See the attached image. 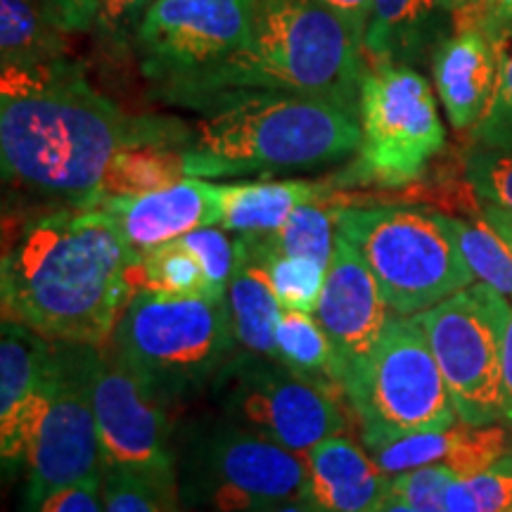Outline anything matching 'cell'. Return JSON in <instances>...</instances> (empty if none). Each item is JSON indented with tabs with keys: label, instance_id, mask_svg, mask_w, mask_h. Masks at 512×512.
Listing matches in <instances>:
<instances>
[{
	"label": "cell",
	"instance_id": "cell-1",
	"mask_svg": "<svg viewBox=\"0 0 512 512\" xmlns=\"http://www.w3.org/2000/svg\"><path fill=\"white\" fill-rule=\"evenodd\" d=\"M176 119L136 117L88 81L81 62L0 67V159L5 181L91 207L107 164L138 145H185Z\"/></svg>",
	"mask_w": 512,
	"mask_h": 512
},
{
	"label": "cell",
	"instance_id": "cell-2",
	"mask_svg": "<svg viewBox=\"0 0 512 512\" xmlns=\"http://www.w3.org/2000/svg\"><path fill=\"white\" fill-rule=\"evenodd\" d=\"M136 256L105 211L36 216L3 252V320L55 344L105 347L133 299L128 271Z\"/></svg>",
	"mask_w": 512,
	"mask_h": 512
},
{
	"label": "cell",
	"instance_id": "cell-3",
	"mask_svg": "<svg viewBox=\"0 0 512 512\" xmlns=\"http://www.w3.org/2000/svg\"><path fill=\"white\" fill-rule=\"evenodd\" d=\"M202 117L183 145L192 178L318 169L361 143L358 114L337 102L283 91H228L197 102Z\"/></svg>",
	"mask_w": 512,
	"mask_h": 512
},
{
	"label": "cell",
	"instance_id": "cell-4",
	"mask_svg": "<svg viewBox=\"0 0 512 512\" xmlns=\"http://www.w3.org/2000/svg\"><path fill=\"white\" fill-rule=\"evenodd\" d=\"M366 69V38L323 0H252L247 46L190 105L228 91H283L358 114Z\"/></svg>",
	"mask_w": 512,
	"mask_h": 512
},
{
	"label": "cell",
	"instance_id": "cell-5",
	"mask_svg": "<svg viewBox=\"0 0 512 512\" xmlns=\"http://www.w3.org/2000/svg\"><path fill=\"white\" fill-rule=\"evenodd\" d=\"M337 233L358 249L384 299L401 316H418L477 283L444 214L432 209L337 207Z\"/></svg>",
	"mask_w": 512,
	"mask_h": 512
},
{
	"label": "cell",
	"instance_id": "cell-6",
	"mask_svg": "<svg viewBox=\"0 0 512 512\" xmlns=\"http://www.w3.org/2000/svg\"><path fill=\"white\" fill-rule=\"evenodd\" d=\"M228 302L140 292L126 306L112 349L166 399L200 389L235 351Z\"/></svg>",
	"mask_w": 512,
	"mask_h": 512
},
{
	"label": "cell",
	"instance_id": "cell-7",
	"mask_svg": "<svg viewBox=\"0 0 512 512\" xmlns=\"http://www.w3.org/2000/svg\"><path fill=\"white\" fill-rule=\"evenodd\" d=\"M344 396L368 448L408 434L448 430L458 420L430 339L418 318L401 313L389 320L366 368Z\"/></svg>",
	"mask_w": 512,
	"mask_h": 512
},
{
	"label": "cell",
	"instance_id": "cell-8",
	"mask_svg": "<svg viewBox=\"0 0 512 512\" xmlns=\"http://www.w3.org/2000/svg\"><path fill=\"white\" fill-rule=\"evenodd\" d=\"M358 124V157L337 183L403 188L425 174L446 143L430 83L411 64L368 60Z\"/></svg>",
	"mask_w": 512,
	"mask_h": 512
},
{
	"label": "cell",
	"instance_id": "cell-9",
	"mask_svg": "<svg viewBox=\"0 0 512 512\" xmlns=\"http://www.w3.org/2000/svg\"><path fill=\"white\" fill-rule=\"evenodd\" d=\"M252 0H155L133 53L164 98L195 102L247 46Z\"/></svg>",
	"mask_w": 512,
	"mask_h": 512
},
{
	"label": "cell",
	"instance_id": "cell-10",
	"mask_svg": "<svg viewBox=\"0 0 512 512\" xmlns=\"http://www.w3.org/2000/svg\"><path fill=\"white\" fill-rule=\"evenodd\" d=\"M211 384L223 418L302 458L347 430L342 389L297 373L278 358L233 354Z\"/></svg>",
	"mask_w": 512,
	"mask_h": 512
},
{
	"label": "cell",
	"instance_id": "cell-11",
	"mask_svg": "<svg viewBox=\"0 0 512 512\" xmlns=\"http://www.w3.org/2000/svg\"><path fill=\"white\" fill-rule=\"evenodd\" d=\"M178 491L211 512H256L304 494L302 456L223 420L195 430L176 458Z\"/></svg>",
	"mask_w": 512,
	"mask_h": 512
},
{
	"label": "cell",
	"instance_id": "cell-12",
	"mask_svg": "<svg viewBox=\"0 0 512 512\" xmlns=\"http://www.w3.org/2000/svg\"><path fill=\"white\" fill-rule=\"evenodd\" d=\"M510 313L508 297L477 280L415 316L465 425H494L503 418V342Z\"/></svg>",
	"mask_w": 512,
	"mask_h": 512
},
{
	"label": "cell",
	"instance_id": "cell-13",
	"mask_svg": "<svg viewBox=\"0 0 512 512\" xmlns=\"http://www.w3.org/2000/svg\"><path fill=\"white\" fill-rule=\"evenodd\" d=\"M91 401L98 425L102 470H126L152 482L176 486L178 467L171 441L169 401L126 358L95 351Z\"/></svg>",
	"mask_w": 512,
	"mask_h": 512
},
{
	"label": "cell",
	"instance_id": "cell-14",
	"mask_svg": "<svg viewBox=\"0 0 512 512\" xmlns=\"http://www.w3.org/2000/svg\"><path fill=\"white\" fill-rule=\"evenodd\" d=\"M93 347L60 344V375L46 411L29 439L27 505L102 472V456L91 401Z\"/></svg>",
	"mask_w": 512,
	"mask_h": 512
},
{
	"label": "cell",
	"instance_id": "cell-15",
	"mask_svg": "<svg viewBox=\"0 0 512 512\" xmlns=\"http://www.w3.org/2000/svg\"><path fill=\"white\" fill-rule=\"evenodd\" d=\"M387 299L358 249L337 233L316 313L337 356V382L347 394L380 342L389 320Z\"/></svg>",
	"mask_w": 512,
	"mask_h": 512
},
{
	"label": "cell",
	"instance_id": "cell-16",
	"mask_svg": "<svg viewBox=\"0 0 512 512\" xmlns=\"http://www.w3.org/2000/svg\"><path fill=\"white\" fill-rule=\"evenodd\" d=\"M24 325L3 320L0 337V456L5 470L24 467L29 439L60 375V347Z\"/></svg>",
	"mask_w": 512,
	"mask_h": 512
},
{
	"label": "cell",
	"instance_id": "cell-17",
	"mask_svg": "<svg viewBox=\"0 0 512 512\" xmlns=\"http://www.w3.org/2000/svg\"><path fill=\"white\" fill-rule=\"evenodd\" d=\"M93 209L105 211L128 245L140 254L197 228L221 226V185L188 176L169 188L105 200Z\"/></svg>",
	"mask_w": 512,
	"mask_h": 512
},
{
	"label": "cell",
	"instance_id": "cell-18",
	"mask_svg": "<svg viewBox=\"0 0 512 512\" xmlns=\"http://www.w3.org/2000/svg\"><path fill=\"white\" fill-rule=\"evenodd\" d=\"M505 34L491 27L453 29L434 48L437 95L456 131H472L484 117L505 57Z\"/></svg>",
	"mask_w": 512,
	"mask_h": 512
},
{
	"label": "cell",
	"instance_id": "cell-19",
	"mask_svg": "<svg viewBox=\"0 0 512 512\" xmlns=\"http://www.w3.org/2000/svg\"><path fill=\"white\" fill-rule=\"evenodd\" d=\"M304 498L320 512H380L392 496V477L344 434L325 439L304 456Z\"/></svg>",
	"mask_w": 512,
	"mask_h": 512
},
{
	"label": "cell",
	"instance_id": "cell-20",
	"mask_svg": "<svg viewBox=\"0 0 512 512\" xmlns=\"http://www.w3.org/2000/svg\"><path fill=\"white\" fill-rule=\"evenodd\" d=\"M335 181H254L221 185V228L238 235L275 233L302 204L330 200Z\"/></svg>",
	"mask_w": 512,
	"mask_h": 512
},
{
	"label": "cell",
	"instance_id": "cell-21",
	"mask_svg": "<svg viewBox=\"0 0 512 512\" xmlns=\"http://www.w3.org/2000/svg\"><path fill=\"white\" fill-rule=\"evenodd\" d=\"M238 264L228 283L226 302L230 309L235 342L249 354L275 356V328L283 316V304L273 290L264 261L247 252L238 238Z\"/></svg>",
	"mask_w": 512,
	"mask_h": 512
},
{
	"label": "cell",
	"instance_id": "cell-22",
	"mask_svg": "<svg viewBox=\"0 0 512 512\" xmlns=\"http://www.w3.org/2000/svg\"><path fill=\"white\" fill-rule=\"evenodd\" d=\"M441 17H448L441 0H373L366 31L368 60L413 62L437 41Z\"/></svg>",
	"mask_w": 512,
	"mask_h": 512
},
{
	"label": "cell",
	"instance_id": "cell-23",
	"mask_svg": "<svg viewBox=\"0 0 512 512\" xmlns=\"http://www.w3.org/2000/svg\"><path fill=\"white\" fill-rule=\"evenodd\" d=\"M67 36L46 0H0V67L67 57Z\"/></svg>",
	"mask_w": 512,
	"mask_h": 512
},
{
	"label": "cell",
	"instance_id": "cell-24",
	"mask_svg": "<svg viewBox=\"0 0 512 512\" xmlns=\"http://www.w3.org/2000/svg\"><path fill=\"white\" fill-rule=\"evenodd\" d=\"M188 178L183 145H138L117 152L107 164L91 207L117 197H138Z\"/></svg>",
	"mask_w": 512,
	"mask_h": 512
},
{
	"label": "cell",
	"instance_id": "cell-25",
	"mask_svg": "<svg viewBox=\"0 0 512 512\" xmlns=\"http://www.w3.org/2000/svg\"><path fill=\"white\" fill-rule=\"evenodd\" d=\"M240 240L259 261L273 256H309L328 268L337 240V207H332V197L302 204L275 233L240 235Z\"/></svg>",
	"mask_w": 512,
	"mask_h": 512
},
{
	"label": "cell",
	"instance_id": "cell-26",
	"mask_svg": "<svg viewBox=\"0 0 512 512\" xmlns=\"http://www.w3.org/2000/svg\"><path fill=\"white\" fill-rule=\"evenodd\" d=\"M128 285H131L133 297L147 292L174 299L204 297L223 302L211 290L204 268L195 259V254L188 252L178 240L140 252L131 271H128Z\"/></svg>",
	"mask_w": 512,
	"mask_h": 512
},
{
	"label": "cell",
	"instance_id": "cell-27",
	"mask_svg": "<svg viewBox=\"0 0 512 512\" xmlns=\"http://www.w3.org/2000/svg\"><path fill=\"white\" fill-rule=\"evenodd\" d=\"M275 356L297 373L342 389L337 382L335 349L323 325L311 313L283 309L275 328Z\"/></svg>",
	"mask_w": 512,
	"mask_h": 512
},
{
	"label": "cell",
	"instance_id": "cell-28",
	"mask_svg": "<svg viewBox=\"0 0 512 512\" xmlns=\"http://www.w3.org/2000/svg\"><path fill=\"white\" fill-rule=\"evenodd\" d=\"M444 221L475 278L512 299V249L496 228L484 216L475 221L444 216Z\"/></svg>",
	"mask_w": 512,
	"mask_h": 512
},
{
	"label": "cell",
	"instance_id": "cell-29",
	"mask_svg": "<svg viewBox=\"0 0 512 512\" xmlns=\"http://www.w3.org/2000/svg\"><path fill=\"white\" fill-rule=\"evenodd\" d=\"M446 512H512V453L446 491Z\"/></svg>",
	"mask_w": 512,
	"mask_h": 512
},
{
	"label": "cell",
	"instance_id": "cell-30",
	"mask_svg": "<svg viewBox=\"0 0 512 512\" xmlns=\"http://www.w3.org/2000/svg\"><path fill=\"white\" fill-rule=\"evenodd\" d=\"M460 434V422L451 425L448 430L441 432H420V434H408V437H399L380 444L373 451L375 463L380 465L384 475L396 477L403 472L418 470V467L434 465V463H446L451 451L456 448Z\"/></svg>",
	"mask_w": 512,
	"mask_h": 512
},
{
	"label": "cell",
	"instance_id": "cell-31",
	"mask_svg": "<svg viewBox=\"0 0 512 512\" xmlns=\"http://www.w3.org/2000/svg\"><path fill=\"white\" fill-rule=\"evenodd\" d=\"M181 491L126 470H102L105 512H178Z\"/></svg>",
	"mask_w": 512,
	"mask_h": 512
},
{
	"label": "cell",
	"instance_id": "cell-32",
	"mask_svg": "<svg viewBox=\"0 0 512 512\" xmlns=\"http://www.w3.org/2000/svg\"><path fill=\"white\" fill-rule=\"evenodd\" d=\"M264 264L283 309L316 313L328 268L309 256H273Z\"/></svg>",
	"mask_w": 512,
	"mask_h": 512
},
{
	"label": "cell",
	"instance_id": "cell-33",
	"mask_svg": "<svg viewBox=\"0 0 512 512\" xmlns=\"http://www.w3.org/2000/svg\"><path fill=\"white\" fill-rule=\"evenodd\" d=\"M155 0H100L93 36L102 55H126Z\"/></svg>",
	"mask_w": 512,
	"mask_h": 512
},
{
	"label": "cell",
	"instance_id": "cell-34",
	"mask_svg": "<svg viewBox=\"0 0 512 512\" xmlns=\"http://www.w3.org/2000/svg\"><path fill=\"white\" fill-rule=\"evenodd\" d=\"M178 242L200 261L216 297L226 299L228 283L233 278L235 264H238V242L230 240L226 230L214 226L192 230V233L178 238Z\"/></svg>",
	"mask_w": 512,
	"mask_h": 512
},
{
	"label": "cell",
	"instance_id": "cell-35",
	"mask_svg": "<svg viewBox=\"0 0 512 512\" xmlns=\"http://www.w3.org/2000/svg\"><path fill=\"white\" fill-rule=\"evenodd\" d=\"M465 171L467 183L484 204H494L512 214V152L477 147L467 155Z\"/></svg>",
	"mask_w": 512,
	"mask_h": 512
},
{
	"label": "cell",
	"instance_id": "cell-36",
	"mask_svg": "<svg viewBox=\"0 0 512 512\" xmlns=\"http://www.w3.org/2000/svg\"><path fill=\"white\" fill-rule=\"evenodd\" d=\"M472 138L486 150L512 152V55L503 57L496 91L484 117L472 128Z\"/></svg>",
	"mask_w": 512,
	"mask_h": 512
},
{
	"label": "cell",
	"instance_id": "cell-37",
	"mask_svg": "<svg viewBox=\"0 0 512 512\" xmlns=\"http://www.w3.org/2000/svg\"><path fill=\"white\" fill-rule=\"evenodd\" d=\"M456 477L444 463L425 465L392 477V494L418 512H446V491Z\"/></svg>",
	"mask_w": 512,
	"mask_h": 512
},
{
	"label": "cell",
	"instance_id": "cell-38",
	"mask_svg": "<svg viewBox=\"0 0 512 512\" xmlns=\"http://www.w3.org/2000/svg\"><path fill=\"white\" fill-rule=\"evenodd\" d=\"M31 512H105L102 472L46 496Z\"/></svg>",
	"mask_w": 512,
	"mask_h": 512
},
{
	"label": "cell",
	"instance_id": "cell-39",
	"mask_svg": "<svg viewBox=\"0 0 512 512\" xmlns=\"http://www.w3.org/2000/svg\"><path fill=\"white\" fill-rule=\"evenodd\" d=\"M55 24L67 34L91 31L98 17L100 0H46Z\"/></svg>",
	"mask_w": 512,
	"mask_h": 512
},
{
	"label": "cell",
	"instance_id": "cell-40",
	"mask_svg": "<svg viewBox=\"0 0 512 512\" xmlns=\"http://www.w3.org/2000/svg\"><path fill=\"white\" fill-rule=\"evenodd\" d=\"M451 17L453 29L489 27L494 22L501 0H441Z\"/></svg>",
	"mask_w": 512,
	"mask_h": 512
},
{
	"label": "cell",
	"instance_id": "cell-41",
	"mask_svg": "<svg viewBox=\"0 0 512 512\" xmlns=\"http://www.w3.org/2000/svg\"><path fill=\"white\" fill-rule=\"evenodd\" d=\"M323 3L335 10L339 17L347 19L351 27L366 38L370 15H373V0H323Z\"/></svg>",
	"mask_w": 512,
	"mask_h": 512
},
{
	"label": "cell",
	"instance_id": "cell-42",
	"mask_svg": "<svg viewBox=\"0 0 512 512\" xmlns=\"http://www.w3.org/2000/svg\"><path fill=\"white\" fill-rule=\"evenodd\" d=\"M503 418L512 422V313L503 342Z\"/></svg>",
	"mask_w": 512,
	"mask_h": 512
},
{
	"label": "cell",
	"instance_id": "cell-43",
	"mask_svg": "<svg viewBox=\"0 0 512 512\" xmlns=\"http://www.w3.org/2000/svg\"><path fill=\"white\" fill-rule=\"evenodd\" d=\"M482 216L491 223V226L496 228V233L501 235V238L508 242L510 249H512V214H510V211H505L501 207H494V204H484Z\"/></svg>",
	"mask_w": 512,
	"mask_h": 512
},
{
	"label": "cell",
	"instance_id": "cell-44",
	"mask_svg": "<svg viewBox=\"0 0 512 512\" xmlns=\"http://www.w3.org/2000/svg\"><path fill=\"white\" fill-rule=\"evenodd\" d=\"M256 512H320V510L309 501V498L299 496V498H292V501L275 503V505H271V508L256 510Z\"/></svg>",
	"mask_w": 512,
	"mask_h": 512
},
{
	"label": "cell",
	"instance_id": "cell-45",
	"mask_svg": "<svg viewBox=\"0 0 512 512\" xmlns=\"http://www.w3.org/2000/svg\"><path fill=\"white\" fill-rule=\"evenodd\" d=\"M489 27L498 29L505 36L512 34V0H501V8H498L494 22Z\"/></svg>",
	"mask_w": 512,
	"mask_h": 512
},
{
	"label": "cell",
	"instance_id": "cell-46",
	"mask_svg": "<svg viewBox=\"0 0 512 512\" xmlns=\"http://www.w3.org/2000/svg\"><path fill=\"white\" fill-rule=\"evenodd\" d=\"M380 512H418V510L411 508V505H408L406 501H401L399 496H394V494H392V496L387 498V503L382 505Z\"/></svg>",
	"mask_w": 512,
	"mask_h": 512
}]
</instances>
